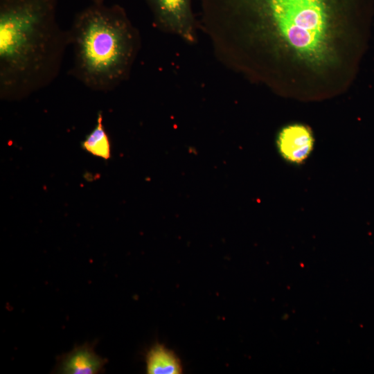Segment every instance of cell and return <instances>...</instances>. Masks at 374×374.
<instances>
[{
	"label": "cell",
	"mask_w": 374,
	"mask_h": 374,
	"mask_svg": "<svg viewBox=\"0 0 374 374\" xmlns=\"http://www.w3.org/2000/svg\"><path fill=\"white\" fill-rule=\"evenodd\" d=\"M200 27L231 70L284 97L346 91L367 39L371 0H198Z\"/></svg>",
	"instance_id": "1"
},
{
	"label": "cell",
	"mask_w": 374,
	"mask_h": 374,
	"mask_svg": "<svg viewBox=\"0 0 374 374\" xmlns=\"http://www.w3.org/2000/svg\"><path fill=\"white\" fill-rule=\"evenodd\" d=\"M58 0H0V98L17 101L59 75L69 45Z\"/></svg>",
	"instance_id": "2"
},
{
	"label": "cell",
	"mask_w": 374,
	"mask_h": 374,
	"mask_svg": "<svg viewBox=\"0 0 374 374\" xmlns=\"http://www.w3.org/2000/svg\"><path fill=\"white\" fill-rule=\"evenodd\" d=\"M68 34L69 74L86 87L108 92L128 79L141 41L122 6L91 3L75 14Z\"/></svg>",
	"instance_id": "3"
},
{
	"label": "cell",
	"mask_w": 374,
	"mask_h": 374,
	"mask_svg": "<svg viewBox=\"0 0 374 374\" xmlns=\"http://www.w3.org/2000/svg\"><path fill=\"white\" fill-rule=\"evenodd\" d=\"M159 30L175 35L184 42H197L199 24L193 10V0H145Z\"/></svg>",
	"instance_id": "4"
},
{
	"label": "cell",
	"mask_w": 374,
	"mask_h": 374,
	"mask_svg": "<svg viewBox=\"0 0 374 374\" xmlns=\"http://www.w3.org/2000/svg\"><path fill=\"white\" fill-rule=\"evenodd\" d=\"M276 144L278 153L285 161L299 165L304 163L312 153L314 137L308 125L294 123L283 126L278 131Z\"/></svg>",
	"instance_id": "5"
},
{
	"label": "cell",
	"mask_w": 374,
	"mask_h": 374,
	"mask_svg": "<svg viewBox=\"0 0 374 374\" xmlns=\"http://www.w3.org/2000/svg\"><path fill=\"white\" fill-rule=\"evenodd\" d=\"M107 359L98 355L90 344L76 346L62 355L56 371L64 374H94L103 371Z\"/></svg>",
	"instance_id": "6"
},
{
	"label": "cell",
	"mask_w": 374,
	"mask_h": 374,
	"mask_svg": "<svg viewBox=\"0 0 374 374\" xmlns=\"http://www.w3.org/2000/svg\"><path fill=\"white\" fill-rule=\"evenodd\" d=\"M146 371L149 374H179L182 366L175 353L161 344H155L146 355Z\"/></svg>",
	"instance_id": "7"
},
{
	"label": "cell",
	"mask_w": 374,
	"mask_h": 374,
	"mask_svg": "<svg viewBox=\"0 0 374 374\" xmlns=\"http://www.w3.org/2000/svg\"><path fill=\"white\" fill-rule=\"evenodd\" d=\"M82 148L95 157L108 160L111 157V144L103 125V116L99 112L96 124L81 143Z\"/></svg>",
	"instance_id": "8"
},
{
	"label": "cell",
	"mask_w": 374,
	"mask_h": 374,
	"mask_svg": "<svg viewBox=\"0 0 374 374\" xmlns=\"http://www.w3.org/2000/svg\"><path fill=\"white\" fill-rule=\"evenodd\" d=\"M91 3H103L105 0H90Z\"/></svg>",
	"instance_id": "9"
}]
</instances>
